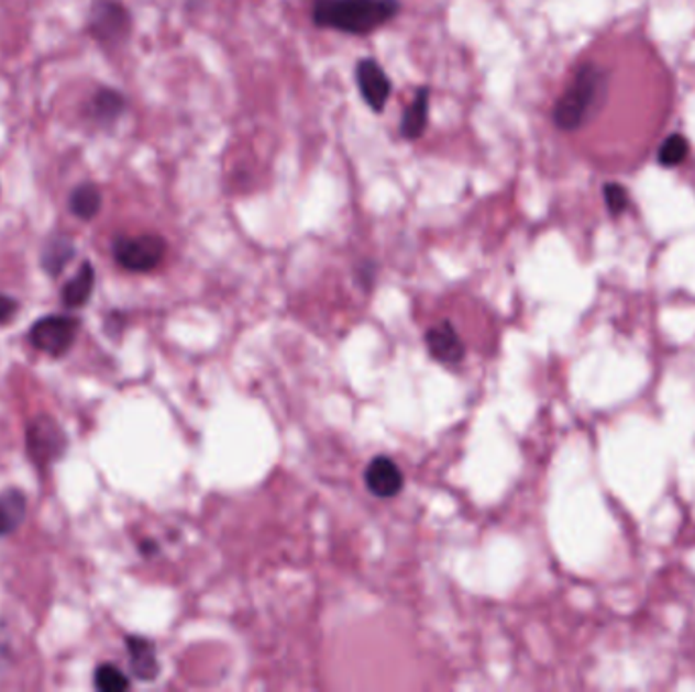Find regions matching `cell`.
I'll use <instances>...</instances> for the list:
<instances>
[{
  "instance_id": "cell-3",
  "label": "cell",
  "mask_w": 695,
  "mask_h": 692,
  "mask_svg": "<svg viewBox=\"0 0 695 692\" xmlns=\"http://www.w3.org/2000/svg\"><path fill=\"white\" fill-rule=\"evenodd\" d=\"M114 260L129 272H151L167 254V242L157 234L121 236L112 244Z\"/></svg>"
},
{
  "instance_id": "cell-16",
  "label": "cell",
  "mask_w": 695,
  "mask_h": 692,
  "mask_svg": "<svg viewBox=\"0 0 695 692\" xmlns=\"http://www.w3.org/2000/svg\"><path fill=\"white\" fill-rule=\"evenodd\" d=\"M102 208V193L95 183H81L69 196V210L80 220H92Z\"/></svg>"
},
{
  "instance_id": "cell-19",
  "label": "cell",
  "mask_w": 695,
  "mask_h": 692,
  "mask_svg": "<svg viewBox=\"0 0 695 692\" xmlns=\"http://www.w3.org/2000/svg\"><path fill=\"white\" fill-rule=\"evenodd\" d=\"M604 201L608 205V212L613 215H620L629 210V191L620 183H606L604 186Z\"/></svg>"
},
{
  "instance_id": "cell-4",
  "label": "cell",
  "mask_w": 695,
  "mask_h": 692,
  "mask_svg": "<svg viewBox=\"0 0 695 692\" xmlns=\"http://www.w3.org/2000/svg\"><path fill=\"white\" fill-rule=\"evenodd\" d=\"M80 332V321L71 315H49L41 317L29 330V342L40 351H45L52 358L66 356Z\"/></svg>"
},
{
  "instance_id": "cell-21",
  "label": "cell",
  "mask_w": 695,
  "mask_h": 692,
  "mask_svg": "<svg viewBox=\"0 0 695 692\" xmlns=\"http://www.w3.org/2000/svg\"><path fill=\"white\" fill-rule=\"evenodd\" d=\"M141 550H143L145 555H151V553H157V545H155L153 540H147V543L141 545Z\"/></svg>"
},
{
  "instance_id": "cell-18",
  "label": "cell",
  "mask_w": 695,
  "mask_h": 692,
  "mask_svg": "<svg viewBox=\"0 0 695 692\" xmlns=\"http://www.w3.org/2000/svg\"><path fill=\"white\" fill-rule=\"evenodd\" d=\"M95 684L98 691L122 692L131 687V680L119 666L100 665L96 668Z\"/></svg>"
},
{
  "instance_id": "cell-17",
  "label": "cell",
  "mask_w": 695,
  "mask_h": 692,
  "mask_svg": "<svg viewBox=\"0 0 695 692\" xmlns=\"http://www.w3.org/2000/svg\"><path fill=\"white\" fill-rule=\"evenodd\" d=\"M687 155H690V141L683 134L675 133L661 143L659 153H657V160L661 167L673 169V167L682 165L683 160L687 159Z\"/></svg>"
},
{
  "instance_id": "cell-14",
  "label": "cell",
  "mask_w": 695,
  "mask_h": 692,
  "mask_svg": "<svg viewBox=\"0 0 695 692\" xmlns=\"http://www.w3.org/2000/svg\"><path fill=\"white\" fill-rule=\"evenodd\" d=\"M95 268L86 260L81 265L80 270L74 275V279L66 282V287L62 289V301L67 309H78L88 303V299L92 297L95 291Z\"/></svg>"
},
{
  "instance_id": "cell-2",
  "label": "cell",
  "mask_w": 695,
  "mask_h": 692,
  "mask_svg": "<svg viewBox=\"0 0 695 692\" xmlns=\"http://www.w3.org/2000/svg\"><path fill=\"white\" fill-rule=\"evenodd\" d=\"M606 90V76L600 67L586 64L575 74L572 86L563 92L553 108V122L563 133H575L588 122Z\"/></svg>"
},
{
  "instance_id": "cell-15",
  "label": "cell",
  "mask_w": 695,
  "mask_h": 692,
  "mask_svg": "<svg viewBox=\"0 0 695 692\" xmlns=\"http://www.w3.org/2000/svg\"><path fill=\"white\" fill-rule=\"evenodd\" d=\"M124 110H126V98L110 88H100L90 100V116L100 124H112L119 121Z\"/></svg>"
},
{
  "instance_id": "cell-9",
  "label": "cell",
  "mask_w": 695,
  "mask_h": 692,
  "mask_svg": "<svg viewBox=\"0 0 695 692\" xmlns=\"http://www.w3.org/2000/svg\"><path fill=\"white\" fill-rule=\"evenodd\" d=\"M364 483H366L368 492L376 498L390 500V498H397L401 493L405 476H402L401 467L397 466L390 457L378 455L366 467Z\"/></svg>"
},
{
  "instance_id": "cell-12",
  "label": "cell",
  "mask_w": 695,
  "mask_h": 692,
  "mask_svg": "<svg viewBox=\"0 0 695 692\" xmlns=\"http://www.w3.org/2000/svg\"><path fill=\"white\" fill-rule=\"evenodd\" d=\"M74 256H76V246L71 238L57 234L45 242L41 250V267L49 277H59Z\"/></svg>"
},
{
  "instance_id": "cell-6",
  "label": "cell",
  "mask_w": 695,
  "mask_h": 692,
  "mask_svg": "<svg viewBox=\"0 0 695 692\" xmlns=\"http://www.w3.org/2000/svg\"><path fill=\"white\" fill-rule=\"evenodd\" d=\"M90 31L104 45H121L131 33V14L119 0H96L90 11Z\"/></svg>"
},
{
  "instance_id": "cell-8",
  "label": "cell",
  "mask_w": 695,
  "mask_h": 692,
  "mask_svg": "<svg viewBox=\"0 0 695 692\" xmlns=\"http://www.w3.org/2000/svg\"><path fill=\"white\" fill-rule=\"evenodd\" d=\"M426 346L429 356L445 366H455L466 356V346L450 320L440 321L433 327H429L426 333Z\"/></svg>"
},
{
  "instance_id": "cell-20",
  "label": "cell",
  "mask_w": 695,
  "mask_h": 692,
  "mask_svg": "<svg viewBox=\"0 0 695 692\" xmlns=\"http://www.w3.org/2000/svg\"><path fill=\"white\" fill-rule=\"evenodd\" d=\"M16 311H19V303L14 301L13 297L0 293V325L13 320Z\"/></svg>"
},
{
  "instance_id": "cell-5",
  "label": "cell",
  "mask_w": 695,
  "mask_h": 692,
  "mask_svg": "<svg viewBox=\"0 0 695 692\" xmlns=\"http://www.w3.org/2000/svg\"><path fill=\"white\" fill-rule=\"evenodd\" d=\"M64 451L66 435L52 416H37L29 423L27 453L35 466H52Z\"/></svg>"
},
{
  "instance_id": "cell-1",
  "label": "cell",
  "mask_w": 695,
  "mask_h": 692,
  "mask_svg": "<svg viewBox=\"0 0 695 692\" xmlns=\"http://www.w3.org/2000/svg\"><path fill=\"white\" fill-rule=\"evenodd\" d=\"M401 11L399 0H313L311 21L348 35H371Z\"/></svg>"
},
{
  "instance_id": "cell-13",
  "label": "cell",
  "mask_w": 695,
  "mask_h": 692,
  "mask_svg": "<svg viewBox=\"0 0 695 692\" xmlns=\"http://www.w3.org/2000/svg\"><path fill=\"white\" fill-rule=\"evenodd\" d=\"M27 514V498L16 488L0 493V536L13 534Z\"/></svg>"
},
{
  "instance_id": "cell-10",
  "label": "cell",
  "mask_w": 695,
  "mask_h": 692,
  "mask_svg": "<svg viewBox=\"0 0 695 692\" xmlns=\"http://www.w3.org/2000/svg\"><path fill=\"white\" fill-rule=\"evenodd\" d=\"M126 652L131 658V672L134 679L155 680L159 674V660H157V650L155 644L147 638L141 636H129L126 638Z\"/></svg>"
},
{
  "instance_id": "cell-11",
  "label": "cell",
  "mask_w": 695,
  "mask_h": 692,
  "mask_svg": "<svg viewBox=\"0 0 695 692\" xmlns=\"http://www.w3.org/2000/svg\"><path fill=\"white\" fill-rule=\"evenodd\" d=\"M429 119V88L421 86L415 92L413 102L407 107L401 121V134L407 141L421 138L428 129Z\"/></svg>"
},
{
  "instance_id": "cell-7",
  "label": "cell",
  "mask_w": 695,
  "mask_h": 692,
  "mask_svg": "<svg viewBox=\"0 0 695 692\" xmlns=\"http://www.w3.org/2000/svg\"><path fill=\"white\" fill-rule=\"evenodd\" d=\"M356 83L362 100L373 112H383L390 98V80L375 59H361L356 66Z\"/></svg>"
}]
</instances>
